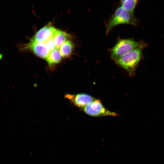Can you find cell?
Returning a JSON list of instances; mask_svg holds the SVG:
<instances>
[{
  "instance_id": "1",
  "label": "cell",
  "mask_w": 164,
  "mask_h": 164,
  "mask_svg": "<svg viewBox=\"0 0 164 164\" xmlns=\"http://www.w3.org/2000/svg\"><path fill=\"white\" fill-rule=\"evenodd\" d=\"M142 51L141 47L138 46L120 57L116 60V63L132 76L134 74L136 67L141 59Z\"/></svg>"
},
{
  "instance_id": "2",
  "label": "cell",
  "mask_w": 164,
  "mask_h": 164,
  "mask_svg": "<svg viewBox=\"0 0 164 164\" xmlns=\"http://www.w3.org/2000/svg\"><path fill=\"white\" fill-rule=\"evenodd\" d=\"M136 23L133 14L125 10L121 6L117 9L110 19L107 26L106 33H108L113 27L118 25H135Z\"/></svg>"
},
{
  "instance_id": "3",
  "label": "cell",
  "mask_w": 164,
  "mask_h": 164,
  "mask_svg": "<svg viewBox=\"0 0 164 164\" xmlns=\"http://www.w3.org/2000/svg\"><path fill=\"white\" fill-rule=\"evenodd\" d=\"M139 43L130 39L119 40L111 50L112 58L115 61L139 46Z\"/></svg>"
},
{
  "instance_id": "4",
  "label": "cell",
  "mask_w": 164,
  "mask_h": 164,
  "mask_svg": "<svg viewBox=\"0 0 164 164\" xmlns=\"http://www.w3.org/2000/svg\"><path fill=\"white\" fill-rule=\"evenodd\" d=\"M87 114L94 117L116 116L118 114L107 110L99 99H95L91 103L80 109Z\"/></svg>"
},
{
  "instance_id": "5",
  "label": "cell",
  "mask_w": 164,
  "mask_h": 164,
  "mask_svg": "<svg viewBox=\"0 0 164 164\" xmlns=\"http://www.w3.org/2000/svg\"><path fill=\"white\" fill-rule=\"evenodd\" d=\"M64 97L68 99L71 103L80 109L90 104L95 99L90 94L84 93L66 94Z\"/></svg>"
},
{
  "instance_id": "6",
  "label": "cell",
  "mask_w": 164,
  "mask_h": 164,
  "mask_svg": "<svg viewBox=\"0 0 164 164\" xmlns=\"http://www.w3.org/2000/svg\"><path fill=\"white\" fill-rule=\"evenodd\" d=\"M56 29L51 22L49 23L38 31L31 41L35 42H45L53 38Z\"/></svg>"
},
{
  "instance_id": "7",
  "label": "cell",
  "mask_w": 164,
  "mask_h": 164,
  "mask_svg": "<svg viewBox=\"0 0 164 164\" xmlns=\"http://www.w3.org/2000/svg\"><path fill=\"white\" fill-rule=\"evenodd\" d=\"M38 57L46 59L50 53L45 43L30 41L27 47Z\"/></svg>"
},
{
  "instance_id": "8",
  "label": "cell",
  "mask_w": 164,
  "mask_h": 164,
  "mask_svg": "<svg viewBox=\"0 0 164 164\" xmlns=\"http://www.w3.org/2000/svg\"><path fill=\"white\" fill-rule=\"evenodd\" d=\"M70 38V36L62 30L57 29L53 37L56 48H59Z\"/></svg>"
},
{
  "instance_id": "9",
  "label": "cell",
  "mask_w": 164,
  "mask_h": 164,
  "mask_svg": "<svg viewBox=\"0 0 164 164\" xmlns=\"http://www.w3.org/2000/svg\"><path fill=\"white\" fill-rule=\"evenodd\" d=\"M62 56L58 48H56L51 51L46 59L50 67L59 63L61 61Z\"/></svg>"
},
{
  "instance_id": "10",
  "label": "cell",
  "mask_w": 164,
  "mask_h": 164,
  "mask_svg": "<svg viewBox=\"0 0 164 164\" xmlns=\"http://www.w3.org/2000/svg\"><path fill=\"white\" fill-rule=\"evenodd\" d=\"M74 45L70 40L65 42L60 48V52L63 57H67L72 52Z\"/></svg>"
},
{
  "instance_id": "11",
  "label": "cell",
  "mask_w": 164,
  "mask_h": 164,
  "mask_svg": "<svg viewBox=\"0 0 164 164\" xmlns=\"http://www.w3.org/2000/svg\"><path fill=\"white\" fill-rule=\"evenodd\" d=\"M138 0H126L122 3L121 7L125 10L133 14Z\"/></svg>"
},
{
  "instance_id": "12",
  "label": "cell",
  "mask_w": 164,
  "mask_h": 164,
  "mask_svg": "<svg viewBox=\"0 0 164 164\" xmlns=\"http://www.w3.org/2000/svg\"><path fill=\"white\" fill-rule=\"evenodd\" d=\"M44 43L50 52L56 48L53 38L49 39Z\"/></svg>"
},
{
  "instance_id": "13",
  "label": "cell",
  "mask_w": 164,
  "mask_h": 164,
  "mask_svg": "<svg viewBox=\"0 0 164 164\" xmlns=\"http://www.w3.org/2000/svg\"><path fill=\"white\" fill-rule=\"evenodd\" d=\"M120 0L121 2L122 3L124 1H126V0Z\"/></svg>"
}]
</instances>
